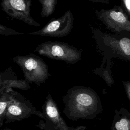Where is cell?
I'll list each match as a JSON object with an SVG mask.
<instances>
[{
    "mask_svg": "<svg viewBox=\"0 0 130 130\" xmlns=\"http://www.w3.org/2000/svg\"><path fill=\"white\" fill-rule=\"evenodd\" d=\"M63 113L72 121L91 120L103 111L102 102L97 93L89 87L74 86L62 98Z\"/></svg>",
    "mask_w": 130,
    "mask_h": 130,
    "instance_id": "1",
    "label": "cell"
},
{
    "mask_svg": "<svg viewBox=\"0 0 130 130\" xmlns=\"http://www.w3.org/2000/svg\"><path fill=\"white\" fill-rule=\"evenodd\" d=\"M91 29L97 49L104 58H116L130 63V38L110 35L95 27Z\"/></svg>",
    "mask_w": 130,
    "mask_h": 130,
    "instance_id": "2",
    "label": "cell"
},
{
    "mask_svg": "<svg viewBox=\"0 0 130 130\" xmlns=\"http://www.w3.org/2000/svg\"><path fill=\"white\" fill-rule=\"evenodd\" d=\"M12 60L21 69L24 78L30 83L40 86L51 76L46 62L34 54L17 55Z\"/></svg>",
    "mask_w": 130,
    "mask_h": 130,
    "instance_id": "3",
    "label": "cell"
},
{
    "mask_svg": "<svg viewBox=\"0 0 130 130\" xmlns=\"http://www.w3.org/2000/svg\"><path fill=\"white\" fill-rule=\"evenodd\" d=\"M38 54L50 59L75 64L81 58L82 52L64 42L47 41L39 44L34 50Z\"/></svg>",
    "mask_w": 130,
    "mask_h": 130,
    "instance_id": "4",
    "label": "cell"
},
{
    "mask_svg": "<svg viewBox=\"0 0 130 130\" xmlns=\"http://www.w3.org/2000/svg\"><path fill=\"white\" fill-rule=\"evenodd\" d=\"M10 91L12 99L6 111L4 122L5 124L21 121L32 115L45 119L43 112L38 110L29 100L13 88H11Z\"/></svg>",
    "mask_w": 130,
    "mask_h": 130,
    "instance_id": "5",
    "label": "cell"
},
{
    "mask_svg": "<svg viewBox=\"0 0 130 130\" xmlns=\"http://www.w3.org/2000/svg\"><path fill=\"white\" fill-rule=\"evenodd\" d=\"M45 119L40 120L36 126L42 130H85V126H69L61 116L57 105L48 93L42 106Z\"/></svg>",
    "mask_w": 130,
    "mask_h": 130,
    "instance_id": "6",
    "label": "cell"
},
{
    "mask_svg": "<svg viewBox=\"0 0 130 130\" xmlns=\"http://www.w3.org/2000/svg\"><path fill=\"white\" fill-rule=\"evenodd\" d=\"M95 14L97 18L111 31L130 32V20L120 7L96 10Z\"/></svg>",
    "mask_w": 130,
    "mask_h": 130,
    "instance_id": "7",
    "label": "cell"
},
{
    "mask_svg": "<svg viewBox=\"0 0 130 130\" xmlns=\"http://www.w3.org/2000/svg\"><path fill=\"white\" fill-rule=\"evenodd\" d=\"M74 22L73 15L71 11L69 10L61 17L52 19L41 29L28 33V35L55 38L64 37L71 32Z\"/></svg>",
    "mask_w": 130,
    "mask_h": 130,
    "instance_id": "8",
    "label": "cell"
},
{
    "mask_svg": "<svg viewBox=\"0 0 130 130\" xmlns=\"http://www.w3.org/2000/svg\"><path fill=\"white\" fill-rule=\"evenodd\" d=\"M2 10L13 18L34 26H40L30 15L31 0H2Z\"/></svg>",
    "mask_w": 130,
    "mask_h": 130,
    "instance_id": "9",
    "label": "cell"
},
{
    "mask_svg": "<svg viewBox=\"0 0 130 130\" xmlns=\"http://www.w3.org/2000/svg\"><path fill=\"white\" fill-rule=\"evenodd\" d=\"M29 82L25 78L19 79L11 67L0 74V90L15 88L23 90L30 89Z\"/></svg>",
    "mask_w": 130,
    "mask_h": 130,
    "instance_id": "10",
    "label": "cell"
},
{
    "mask_svg": "<svg viewBox=\"0 0 130 130\" xmlns=\"http://www.w3.org/2000/svg\"><path fill=\"white\" fill-rule=\"evenodd\" d=\"M111 130H130V112L126 108L115 110Z\"/></svg>",
    "mask_w": 130,
    "mask_h": 130,
    "instance_id": "11",
    "label": "cell"
},
{
    "mask_svg": "<svg viewBox=\"0 0 130 130\" xmlns=\"http://www.w3.org/2000/svg\"><path fill=\"white\" fill-rule=\"evenodd\" d=\"M112 59L103 58L102 62L99 68H96L92 70V73L99 75L106 82V84L111 87L114 84V81L112 75V71L111 70Z\"/></svg>",
    "mask_w": 130,
    "mask_h": 130,
    "instance_id": "12",
    "label": "cell"
},
{
    "mask_svg": "<svg viewBox=\"0 0 130 130\" xmlns=\"http://www.w3.org/2000/svg\"><path fill=\"white\" fill-rule=\"evenodd\" d=\"M10 89L0 90V127L5 122L6 111L11 101L12 94Z\"/></svg>",
    "mask_w": 130,
    "mask_h": 130,
    "instance_id": "13",
    "label": "cell"
},
{
    "mask_svg": "<svg viewBox=\"0 0 130 130\" xmlns=\"http://www.w3.org/2000/svg\"><path fill=\"white\" fill-rule=\"evenodd\" d=\"M42 8L41 16L42 17H47L50 16L54 12L56 0H38Z\"/></svg>",
    "mask_w": 130,
    "mask_h": 130,
    "instance_id": "14",
    "label": "cell"
},
{
    "mask_svg": "<svg viewBox=\"0 0 130 130\" xmlns=\"http://www.w3.org/2000/svg\"><path fill=\"white\" fill-rule=\"evenodd\" d=\"M0 34L4 36H10L23 35L24 33L17 31L14 29L8 27L2 24H0Z\"/></svg>",
    "mask_w": 130,
    "mask_h": 130,
    "instance_id": "15",
    "label": "cell"
},
{
    "mask_svg": "<svg viewBox=\"0 0 130 130\" xmlns=\"http://www.w3.org/2000/svg\"><path fill=\"white\" fill-rule=\"evenodd\" d=\"M122 84L125 89L126 94L127 95V96L130 101V81L127 80L123 81L122 82Z\"/></svg>",
    "mask_w": 130,
    "mask_h": 130,
    "instance_id": "16",
    "label": "cell"
},
{
    "mask_svg": "<svg viewBox=\"0 0 130 130\" xmlns=\"http://www.w3.org/2000/svg\"><path fill=\"white\" fill-rule=\"evenodd\" d=\"M124 8L130 15V0H122Z\"/></svg>",
    "mask_w": 130,
    "mask_h": 130,
    "instance_id": "17",
    "label": "cell"
},
{
    "mask_svg": "<svg viewBox=\"0 0 130 130\" xmlns=\"http://www.w3.org/2000/svg\"><path fill=\"white\" fill-rule=\"evenodd\" d=\"M87 1H89L92 3H108L109 0H86Z\"/></svg>",
    "mask_w": 130,
    "mask_h": 130,
    "instance_id": "18",
    "label": "cell"
},
{
    "mask_svg": "<svg viewBox=\"0 0 130 130\" xmlns=\"http://www.w3.org/2000/svg\"><path fill=\"white\" fill-rule=\"evenodd\" d=\"M10 128H7V127H6V128H4V129H1V130H10Z\"/></svg>",
    "mask_w": 130,
    "mask_h": 130,
    "instance_id": "19",
    "label": "cell"
},
{
    "mask_svg": "<svg viewBox=\"0 0 130 130\" xmlns=\"http://www.w3.org/2000/svg\"><path fill=\"white\" fill-rule=\"evenodd\" d=\"M10 130H12V129H11V128H10Z\"/></svg>",
    "mask_w": 130,
    "mask_h": 130,
    "instance_id": "20",
    "label": "cell"
}]
</instances>
